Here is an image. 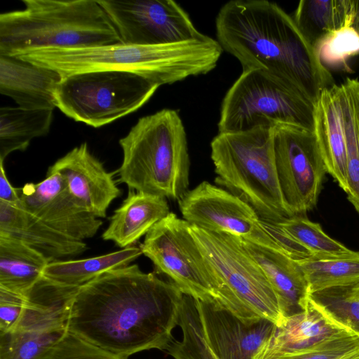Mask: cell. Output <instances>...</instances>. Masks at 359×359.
Instances as JSON below:
<instances>
[{"instance_id":"6da1fadb","label":"cell","mask_w":359,"mask_h":359,"mask_svg":"<svg viewBox=\"0 0 359 359\" xmlns=\"http://www.w3.org/2000/svg\"><path fill=\"white\" fill-rule=\"evenodd\" d=\"M184 293L137 264L110 270L80 286L67 332L123 359L165 350L173 340Z\"/></svg>"},{"instance_id":"7a4b0ae2","label":"cell","mask_w":359,"mask_h":359,"mask_svg":"<svg viewBox=\"0 0 359 359\" xmlns=\"http://www.w3.org/2000/svg\"><path fill=\"white\" fill-rule=\"evenodd\" d=\"M217 41L243 70L260 69L284 81L315 104L320 92L334 84L289 15L266 0H231L216 21Z\"/></svg>"},{"instance_id":"3957f363","label":"cell","mask_w":359,"mask_h":359,"mask_svg":"<svg viewBox=\"0 0 359 359\" xmlns=\"http://www.w3.org/2000/svg\"><path fill=\"white\" fill-rule=\"evenodd\" d=\"M222 50L217 40L207 36L157 46L121 42L79 48H42L14 56L55 70L62 77L95 71L126 72L160 86L210 72L216 67Z\"/></svg>"},{"instance_id":"277c9868","label":"cell","mask_w":359,"mask_h":359,"mask_svg":"<svg viewBox=\"0 0 359 359\" xmlns=\"http://www.w3.org/2000/svg\"><path fill=\"white\" fill-rule=\"evenodd\" d=\"M25 8L0 15V55L42 48H79L121 43L95 0H23Z\"/></svg>"},{"instance_id":"5b68a950","label":"cell","mask_w":359,"mask_h":359,"mask_svg":"<svg viewBox=\"0 0 359 359\" xmlns=\"http://www.w3.org/2000/svg\"><path fill=\"white\" fill-rule=\"evenodd\" d=\"M119 144L118 181L130 189L177 201L189 190L187 138L177 111L163 109L139 118Z\"/></svg>"},{"instance_id":"8992f818","label":"cell","mask_w":359,"mask_h":359,"mask_svg":"<svg viewBox=\"0 0 359 359\" xmlns=\"http://www.w3.org/2000/svg\"><path fill=\"white\" fill-rule=\"evenodd\" d=\"M210 149L217 185L248 203L263 222L290 217L278 179L273 128L218 133Z\"/></svg>"},{"instance_id":"52a82bcc","label":"cell","mask_w":359,"mask_h":359,"mask_svg":"<svg viewBox=\"0 0 359 359\" xmlns=\"http://www.w3.org/2000/svg\"><path fill=\"white\" fill-rule=\"evenodd\" d=\"M189 229L218 283V302L245 323L266 318L283 324L278 297L242 240L190 224Z\"/></svg>"},{"instance_id":"ba28073f","label":"cell","mask_w":359,"mask_h":359,"mask_svg":"<svg viewBox=\"0 0 359 359\" xmlns=\"http://www.w3.org/2000/svg\"><path fill=\"white\" fill-rule=\"evenodd\" d=\"M178 325L182 339L165 349L175 359H252L276 327L266 318L245 323L215 299L186 294Z\"/></svg>"},{"instance_id":"9c48e42d","label":"cell","mask_w":359,"mask_h":359,"mask_svg":"<svg viewBox=\"0 0 359 359\" xmlns=\"http://www.w3.org/2000/svg\"><path fill=\"white\" fill-rule=\"evenodd\" d=\"M278 126L313 132L314 103L265 71L243 70L223 98L218 133Z\"/></svg>"},{"instance_id":"30bf717a","label":"cell","mask_w":359,"mask_h":359,"mask_svg":"<svg viewBox=\"0 0 359 359\" xmlns=\"http://www.w3.org/2000/svg\"><path fill=\"white\" fill-rule=\"evenodd\" d=\"M158 87L131 72L78 73L62 77L55 93V104L74 121L99 128L140 109Z\"/></svg>"},{"instance_id":"8fae6325","label":"cell","mask_w":359,"mask_h":359,"mask_svg":"<svg viewBox=\"0 0 359 359\" xmlns=\"http://www.w3.org/2000/svg\"><path fill=\"white\" fill-rule=\"evenodd\" d=\"M156 270L186 294L196 299L219 301V286L189 229L173 212L156 223L140 245Z\"/></svg>"},{"instance_id":"7c38bea8","label":"cell","mask_w":359,"mask_h":359,"mask_svg":"<svg viewBox=\"0 0 359 359\" xmlns=\"http://www.w3.org/2000/svg\"><path fill=\"white\" fill-rule=\"evenodd\" d=\"M79 287L43 276L25 294L15 326L0 334V359H34L67 332L72 299Z\"/></svg>"},{"instance_id":"4fadbf2b","label":"cell","mask_w":359,"mask_h":359,"mask_svg":"<svg viewBox=\"0 0 359 359\" xmlns=\"http://www.w3.org/2000/svg\"><path fill=\"white\" fill-rule=\"evenodd\" d=\"M276 171L290 217L304 215L317 204L327 172L313 132L289 126L273 128Z\"/></svg>"},{"instance_id":"5bb4252c","label":"cell","mask_w":359,"mask_h":359,"mask_svg":"<svg viewBox=\"0 0 359 359\" xmlns=\"http://www.w3.org/2000/svg\"><path fill=\"white\" fill-rule=\"evenodd\" d=\"M177 201L183 219L190 225L228 233L285 255L255 210L222 187L203 181Z\"/></svg>"},{"instance_id":"9a60e30c","label":"cell","mask_w":359,"mask_h":359,"mask_svg":"<svg viewBox=\"0 0 359 359\" xmlns=\"http://www.w3.org/2000/svg\"><path fill=\"white\" fill-rule=\"evenodd\" d=\"M123 43L157 46L205 39L172 0H100Z\"/></svg>"},{"instance_id":"2e32d148","label":"cell","mask_w":359,"mask_h":359,"mask_svg":"<svg viewBox=\"0 0 359 359\" xmlns=\"http://www.w3.org/2000/svg\"><path fill=\"white\" fill-rule=\"evenodd\" d=\"M19 204L49 226L78 241L93 237L101 219L84 209L70 194L64 177L48 168L46 177L36 184L18 188Z\"/></svg>"},{"instance_id":"e0dca14e","label":"cell","mask_w":359,"mask_h":359,"mask_svg":"<svg viewBox=\"0 0 359 359\" xmlns=\"http://www.w3.org/2000/svg\"><path fill=\"white\" fill-rule=\"evenodd\" d=\"M49 168L64 177L76 201L98 218L106 217L111 203L121 194L114 180V172L107 171L86 142L72 149Z\"/></svg>"},{"instance_id":"ac0fdd59","label":"cell","mask_w":359,"mask_h":359,"mask_svg":"<svg viewBox=\"0 0 359 359\" xmlns=\"http://www.w3.org/2000/svg\"><path fill=\"white\" fill-rule=\"evenodd\" d=\"M353 333L309 299L304 311L276 325L271 337L259 349L273 354L306 352Z\"/></svg>"},{"instance_id":"d6986e66","label":"cell","mask_w":359,"mask_h":359,"mask_svg":"<svg viewBox=\"0 0 359 359\" xmlns=\"http://www.w3.org/2000/svg\"><path fill=\"white\" fill-rule=\"evenodd\" d=\"M0 234L23 242L50 262L76 257L87 250L86 243L49 226L19 203L0 201Z\"/></svg>"},{"instance_id":"ffe728a7","label":"cell","mask_w":359,"mask_h":359,"mask_svg":"<svg viewBox=\"0 0 359 359\" xmlns=\"http://www.w3.org/2000/svg\"><path fill=\"white\" fill-rule=\"evenodd\" d=\"M61 79L55 70L14 55H0V92L20 107L54 109L55 93Z\"/></svg>"},{"instance_id":"44dd1931","label":"cell","mask_w":359,"mask_h":359,"mask_svg":"<svg viewBox=\"0 0 359 359\" xmlns=\"http://www.w3.org/2000/svg\"><path fill=\"white\" fill-rule=\"evenodd\" d=\"M313 133L329 173L346 191V151L340 86L324 88L314 104Z\"/></svg>"},{"instance_id":"7402d4cb","label":"cell","mask_w":359,"mask_h":359,"mask_svg":"<svg viewBox=\"0 0 359 359\" xmlns=\"http://www.w3.org/2000/svg\"><path fill=\"white\" fill-rule=\"evenodd\" d=\"M242 241L266 275L278 297L284 317L304 311L309 304V290L297 262L278 251L247 241Z\"/></svg>"},{"instance_id":"603a6c76","label":"cell","mask_w":359,"mask_h":359,"mask_svg":"<svg viewBox=\"0 0 359 359\" xmlns=\"http://www.w3.org/2000/svg\"><path fill=\"white\" fill-rule=\"evenodd\" d=\"M170 212L166 198L130 189L102 238L121 248L132 246Z\"/></svg>"},{"instance_id":"cb8c5ba5","label":"cell","mask_w":359,"mask_h":359,"mask_svg":"<svg viewBox=\"0 0 359 359\" xmlns=\"http://www.w3.org/2000/svg\"><path fill=\"white\" fill-rule=\"evenodd\" d=\"M50 262L23 242L0 234V287L25 294Z\"/></svg>"},{"instance_id":"d4e9b609","label":"cell","mask_w":359,"mask_h":359,"mask_svg":"<svg viewBox=\"0 0 359 359\" xmlns=\"http://www.w3.org/2000/svg\"><path fill=\"white\" fill-rule=\"evenodd\" d=\"M355 0H302L292 17L298 29L315 49L333 32L351 27Z\"/></svg>"},{"instance_id":"484cf974","label":"cell","mask_w":359,"mask_h":359,"mask_svg":"<svg viewBox=\"0 0 359 359\" xmlns=\"http://www.w3.org/2000/svg\"><path fill=\"white\" fill-rule=\"evenodd\" d=\"M53 109L2 107L0 109V161L15 151H25L36 137L46 135Z\"/></svg>"},{"instance_id":"4316f807","label":"cell","mask_w":359,"mask_h":359,"mask_svg":"<svg viewBox=\"0 0 359 359\" xmlns=\"http://www.w3.org/2000/svg\"><path fill=\"white\" fill-rule=\"evenodd\" d=\"M141 255L140 247L132 245L90 258L51 262L43 276L62 284L80 287L110 270L130 265Z\"/></svg>"},{"instance_id":"83f0119b","label":"cell","mask_w":359,"mask_h":359,"mask_svg":"<svg viewBox=\"0 0 359 359\" xmlns=\"http://www.w3.org/2000/svg\"><path fill=\"white\" fill-rule=\"evenodd\" d=\"M339 86L346 151L345 193L359 214V80L348 77Z\"/></svg>"},{"instance_id":"f1b7e54d","label":"cell","mask_w":359,"mask_h":359,"mask_svg":"<svg viewBox=\"0 0 359 359\" xmlns=\"http://www.w3.org/2000/svg\"><path fill=\"white\" fill-rule=\"evenodd\" d=\"M306 280L309 293L359 282V252L337 257L311 256L297 262Z\"/></svg>"},{"instance_id":"f546056e","label":"cell","mask_w":359,"mask_h":359,"mask_svg":"<svg viewBox=\"0 0 359 359\" xmlns=\"http://www.w3.org/2000/svg\"><path fill=\"white\" fill-rule=\"evenodd\" d=\"M278 224L312 256H345L355 252L330 237L318 223L311 222L304 215L288 217Z\"/></svg>"},{"instance_id":"4dcf8cb0","label":"cell","mask_w":359,"mask_h":359,"mask_svg":"<svg viewBox=\"0 0 359 359\" xmlns=\"http://www.w3.org/2000/svg\"><path fill=\"white\" fill-rule=\"evenodd\" d=\"M358 283L310 292L309 299L333 320L355 333H359V294L356 292Z\"/></svg>"},{"instance_id":"1f68e13d","label":"cell","mask_w":359,"mask_h":359,"mask_svg":"<svg viewBox=\"0 0 359 359\" xmlns=\"http://www.w3.org/2000/svg\"><path fill=\"white\" fill-rule=\"evenodd\" d=\"M315 50L327 69L349 72L348 60L359 55V34L352 27L333 32L319 42Z\"/></svg>"},{"instance_id":"d6a6232c","label":"cell","mask_w":359,"mask_h":359,"mask_svg":"<svg viewBox=\"0 0 359 359\" xmlns=\"http://www.w3.org/2000/svg\"><path fill=\"white\" fill-rule=\"evenodd\" d=\"M252 359H359V333L340 337L302 353L273 354L259 349Z\"/></svg>"},{"instance_id":"836d02e7","label":"cell","mask_w":359,"mask_h":359,"mask_svg":"<svg viewBox=\"0 0 359 359\" xmlns=\"http://www.w3.org/2000/svg\"><path fill=\"white\" fill-rule=\"evenodd\" d=\"M34 359H123L67 332Z\"/></svg>"},{"instance_id":"e575fe53","label":"cell","mask_w":359,"mask_h":359,"mask_svg":"<svg viewBox=\"0 0 359 359\" xmlns=\"http://www.w3.org/2000/svg\"><path fill=\"white\" fill-rule=\"evenodd\" d=\"M24 305L25 294L0 287V334L8 332L15 326Z\"/></svg>"},{"instance_id":"d590c367","label":"cell","mask_w":359,"mask_h":359,"mask_svg":"<svg viewBox=\"0 0 359 359\" xmlns=\"http://www.w3.org/2000/svg\"><path fill=\"white\" fill-rule=\"evenodd\" d=\"M0 201L13 204L20 202L18 188L13 187L8 181L3 161H0Z\"/></svg>"},{"instance_id":"8d00e7d4","label":"cell","mask_w":359,"mask_h":359,"mask_svg":"<svg viewBox=\"0 0 359 359\" xmlns=\"http://www.w3.org/2000/svg\"><path fill=\"white\" fill-rule=\"evenodd\" d=\"M351 27L359 34V0H355V15Z\"/></svg>"},{"instance_id":"74e56055","label":"cell","mask_w":359,"mask_h":359,"mask_svg":"<svg viewBox=\"0 0 359 359\" xmlns=\"http://www.w3.org/2000/svg\"><path fill=\"white\" fill-rule=\"evenodd\" d=\"M356 292L359 294V282L356 285Z\"/></svg>"}]
</instances>
